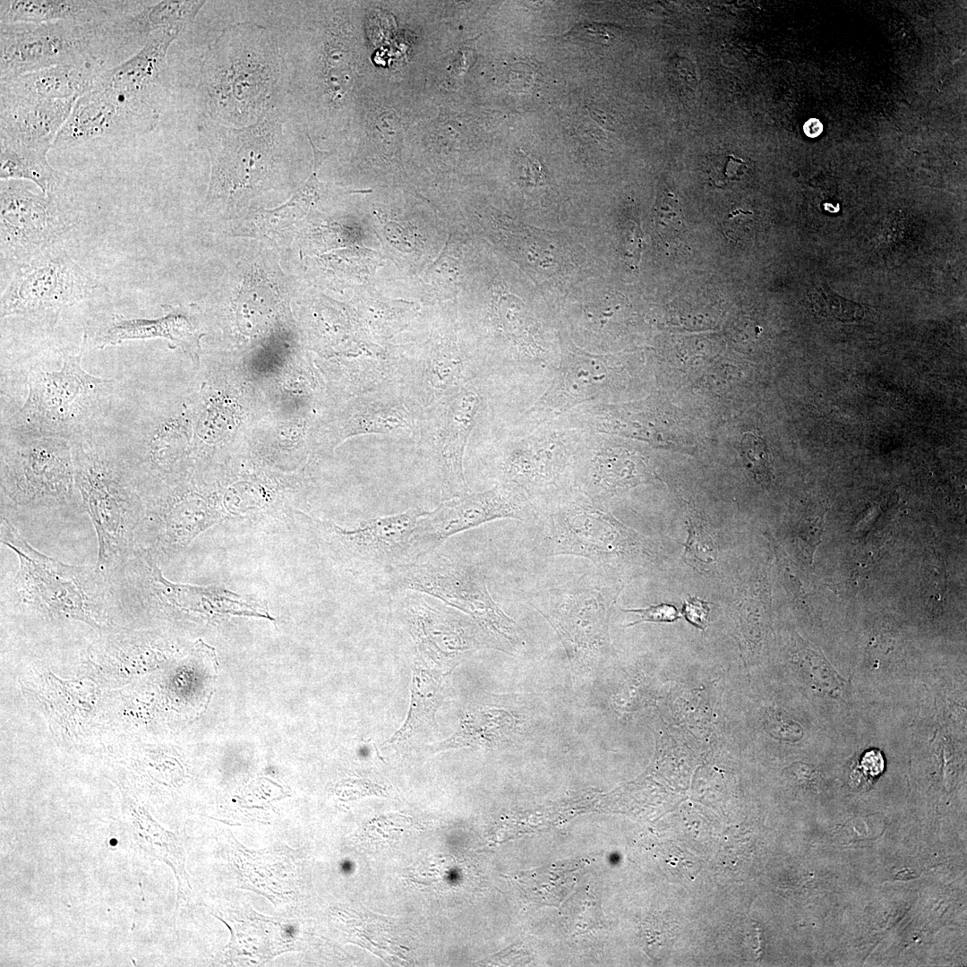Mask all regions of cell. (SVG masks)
<instances>
[{
	"label": "cell",
	"instance_id": "obj_1",
	"mask_svg": "<svg viewBox=\"0 0 967 967\" xmlns=\"http://www.w3.org/2000/svg\"><path fill=\"white\" fill-rule=\"evenodd\" d=\"M536 509L534 550L538 555L583 557L615 576L619 570L646 568L656 561L657 550L649 538L577 489Z\"/></svg>",
	"mask_w": 967,
	"mask_h": 967
},
{
	"label": "cell",
	"instance_id": "obj_2",
	"mask_svg": "<svg viewBox=\"0 0 967 967\" xmlns=\"http://www.w3.org/2000/svg\"><path fill=\"white\" fill-rule=\"evenodd\" d=\"M72 446L75 486L97 534V567L110 577L141 548L144 500L129 462L87 440Z\"/></svg>",
	"mask_w": 967,
	"mask_h": 967
},
{
	"label": "cell",
	"instance_id": "obj_3",
	"mask_svg": "<svg viewBox=\"0 0 967 967\" xmlns=\"http://www.w3.org/2000/svg\"><path fill=\"white\" fill-rule=\"evenodd\" d=\"M0 539L19 560L12 587L24 604L95 627L105 623L107 610L122 604L111 578L97 565L67 564L39 552L4 517Z\"/></svg>",
	"mask_w": 967,
	"mask_h": 967
},
{
	"label": "cell",
	"instance_id": "obj_4",
	"mask_svg": "<svg viewBox=\"0 0 967 967\" xmlns=\"http://www.w3.org/2000/svg\"><path fill=\"white\" fill-rule=\"evenodd\" d=\"M81 356L82 351L62 352L60 369L30 368L28 395L10 419L12 432L56 436L74 443L104 420L115 381L87 372Z\"/></svg>",
	"mask_w": 967,
	"mask_h": 967
},
{
	"label": "cell",
	"instance_id": "obj_5",
	"mask_svg": "<svg viewBox=\"0 0 967 967\" xmlns=\"http://www.w3.org/2000/svg\"><path fill=\"white\" fill-rule=\"evenodd\" d=\"M592 434L565 415L513 429L492 449L497 484L520 488L535 507L576 489L578 464Z\"/></svg>",
	"mask_w": 967,
	"mask_h": 967
},
{
	"label": "cell",
	"instance_id": "obj_6",
	"mask_svg": "<svg viewBox=\"0 0 967 967\" xmlns=\"http://www.w3.org/2000/svg\"><path fill=\"white\" fill-rule=\"evenodd\" d=\"M218 39L202 67L209 107L229 121L249 123L262 115L277 81L276 49L262 28L244 24Z\"/></svg>",
	"mask_w": 967,
	"mask_h": 967
},
{
	"label": "cell",
	"instance_id": "obj_7",
	"mask_svg": "<svg viewBox=\"0 0 967 967\" xmlns=\"http://www.w3.org/2000/svg\"><path fill=\"white\" fill-rule=\"evenodd\" d=\"M622 587L618 576L595 568L531 593L527 603L553 628L573 665L593 667L609 651L610 612Z\"/></svg>",
	"mask_w": 967,
	"mask_h": 967
},
{
	"label": "cell",
	"instance_id": "obj_8",
	"mask_svg": "<svg viewBox=\"0 0 967 967\" xmlns=\"http://www.w3.org/2000/svg\"><path fill=\"white\" fill-rule=\"evenodd\" d=\"M182 30H155L138 53L105 70L90 88L107 116L112 136L148 132L157 124L168 86L167 52Z\"/></svg>",
	"mask_w": 967,
	"mask_h": 967
},
{
	"label": "cell",
	"instance_id": "obj_9",
	"mask_svg": "<svg viewBox=\"0 0 967 967\" xmlns=\"http://www.w3.org/2000/svg\"><path fill=\"white\" fill-rule=\"evenodd\" d=\"M388 586L434 596L475 620L506 653L525 646L523 629L492 599L482 570L442 554L398 566L387 574Z\"/></svg>",
	"mask_w": 967,
	"mask_h": 967
},
{
	"label": "cell",
	"instance_id": "obj_10",
	"mask_svg": "<svg viewBox=\"0 0 967 967\" xmlns=\"http://www.w3.org/2000/svg\"><path fill=\"white\" fill-rule=\"evenodd\" d=\"M104 21L0 23V81L64 64L97 62L108 69Z\"/></svg>",
	"mask_w": 967,
	"mask_h": 967
},
{
	"label": "cell",
	"instance_id": "obj_11",
	"mask_svg": "<svg viewBox=\"0 0 967 967\" xmlns=\"http://www.w3.org/2000/svg\"><path fill=\"white\" fill-rule=\"evenodd\" d=\"M12 433L2 444L4 495L21 507L68 505L76 488L72 443L56 436Z\"/></svg>",
	"mask_w": 967,
	"mask_h": 967
},
{
	"label": "cell",
	"instance_id": "obj_12",
	"mask_svg": "<svg viewBox=\"0 0 967 967\" xmlns=\"http://www.w3.org/2000/svg\"><path fill=\"white\" fill-rule=\"evenodd\" d=\"M101 287L61 243L15 269L1 295V318L21 317L53 328L61 312Z\"/></svg>",
	"mask_w": 967,
	"mask_h": 967
},
{
	"label": "cell",
	"instance_id": "obj_13",
	"mask_svg": "<svg viewBox=\"0 0 967 967\" xmlns=\"http://www.w3.org/2000/svg\"><path fill=\"white\" fill-rule=\"evenodd\" d=\"M29 181L1 180V261L14 270L61 244L74 224L55 194L31 191Z\"/></svg>",
	"mask_w": 967,
	"mask_h": 967
},
{
	"label": "cell",
	"instance_id": "obj_14",
	"mask_svg": "<svg viewBox=\"0 0 967 967\" xmlns=\"http://www.w3.org/2000/svg\"><path fill=\"white\" fill-rule=\"evenodd\" d=\"M426 511L417 509L371 518L345 528L312 519L329 554L358 571L384 572L410 562L411 543L419 519Z\"/></svg>",
	"mask_w": 967,
	"mask_h": 967
},
{
	"label": "cell",
	"instance_id": "obj_15",
	"mask_svg": "<svg viewBox=\"0 0 967 967\" xmlns=\"http://www.w3.org/2000/svg\"><path fill=\"white\" fill-rule=\"evenodd\" d=\"M537 509L520 488L509 484L446 499L425 512L413 535L410 562L433 552L449 537L501 518L534 521Z\"/></svg>",
	"mask_w": 967,
	"mask_h": 967
},
{
	"label": "cell",
	"instance_id": "obj_16",
	"mask_svg": "<svg viewBox=\"0 0 967 967\" xmlns=\"http://www.w3.org/2000/svg\"><path fill=\"white\" fill-rule=\"evenodd\" d=\"M211 160L208 199L255 189L276 158L280 125L269 118L242 127H204Z\"/></svg>",
	"mask_w": 967,
	"mask_h": 967
},
{
	"label": "cell",
	"instance_id": "obj_17",
	"mask_svg": "<svg viewBox=\"0 0 967 967\" xmlns=\"http://www.w3.org/2000/svg\"><path fill=\"white\" fill-rule=\"evenodd\" d=\"M484 400V389L475 381L424 412L420 436L429 435L432 442L447 499L471 492L465 477L463 459Z\"/></svg>",
	"mask_w": 967,
	"mask_h": 967
},
{
	"label": "cell",
	"instance_id": "obj_18",
	"mask_svg": "<svg viewBox=\"0 0 967 967\" xmlns=\"http://www.w3.org/2000/svg\"><path fill=\"white\" fill-rule=\"evenodd\" d=\"M402 610L415 639L420 657L446 660L483 647L504 651L475 620L441 605L428 595L407 590Z\"/></svg>",
	"mask_w": 967,
	"mask_h": 967
},
{
	"label": "cell",
	"instance_id": "obj_19",
	"mask_svg": "<svg viewBox=\"0 0 967 967\" xmlns=\"http://www.w3.org/2000/svg\"><path fill=\"white\" fill-rule=\"evenodd\" d=\"M164 314L155 319L128 318L111 313L89 321L84 327L83 343L104 349L129 340L164 338L171 348L180 347L199 364L200 338L193 306L163 305Z\"/></svg>",
	"mask_w": 967,
	"mask_h": 967
},
{
	"label": "cell",
	"instance_id": "obj_20",
	"mask_svg": "<svg viewBox=\"0 0 967 967\" xmlns=\"http://www.w3.org/2000/svg\"><path fill=\"white\" fill-rule=\"evenodd\" d=\"M654 477L647 458L636 449L593 432L578 464L576 489L603 505L639 484L652 483Z\"/></svg>",
	"mask_w": 967,
	"mask_h": 967
},
{
	"label": "cell",
	"instance_id": "obj_21",
	"mask_svg": "<svg viewBox=\"0 0 967 967\" xmlns=\"http://www.w3.org/2000/svg\"><path fill=\"white\" fill-rule=\"evenodd\" d=\"M424 419V411L397 388L364 393L338 420L332 442L361 434L419 437Z\"/></svg>",
	"mask_w": 967,
	"mask_h": 967
},
{
	"label": "cell",
	"instance_id": "obj_22",
	"mask_svg": "<svg viewBox=\"0 0 967 967\" xmlns=\"http://www.w3.org/2000/svg\"><path fill=\"white\" fill-rule=\"evenodd\" d=\"M76 100L0 94V140L48 151Z\"/></svg>",
	"mask_w": 967,
	"mask_h": 967
},
{
	"label": "cell",
	"instance_id": "obj_23",
	"mask_svg": "<svg viewBox=\"0 0 967 967\" xmlns=\"http://www.w3.org/2000/svg\"><path fill=\"white\" fill-rule=\"evenodd\" d=\"M105 70L97 62L58 64L0 81V94L47 100L78 99Z\"/></svg>",
	"mask_w": 967,
	"mask_h": 967
},
{
	"label": "cell",
	"instance_id": "obj_24",
	"mask_svg": "<svg viewBox=\"0 0 967 967\" xmlns=\"http://www.w3.org/2000/svg\"><path fill=\"white\" fill-rule=\"evenodd\" d=\"M120 4L121 1L1 0L0 23L98 22L113 16Z\"/></svg>",
	"mask_w": 967,
	"mask_h": 967
},
{
	"label": "cell",
	"instance_id": "obj_25",
	"mask_svg": "<svg viewBox=\"0 0 967 967\" xmlns=\"http://www.w3.org/2000/svg\"><path fill=\"white\" fill-rule=\"evenodd\" d=\"M520 723L509 711L494 706L467 710L458 732L442 742L431 745L432 751L463 747L492 748L508 741Z\"/></svg>",
	"mask_w": 967,
	"mask_h": 967
},
{
	"label": "cell",
	"instance_id": "obj_26",
	"mask_svg": "<svg viewBox=\"0 0 967 967\" xmlns=\"http://www.w3.org/2000/svg\"><path fill=\"white\" fill-rule=\"evenodd\" d=\"M438 673L430 669L423 659L415 660L407 717L403 726L390 739V743L406 741L433 721L446 691L444 680Z\"/></svg>",
	"mask_w": 967,
	"mask_h": 967
},
{
	"label": "cell",
	"instance_id": "obj_27",
	"mask_svg": "<svg viewBox=\"0 0 967 967\" xmlns=\"http://www.w3.org/2000/svg\"><path fill=\"white\" fill-rule=\"evenodd\" d=\"M48 151L0 140V178L33 183L44 194H54L59 175L47 161Z\"/></svg>",
	"mask_w": 967,
	"mask_h": 967
},
{
	"label": "cell",
	"instance_id": "obj_28",
	"mask_svg": "<svg viewBox=\"0 0 967 967\" xmlns=\"http://www.w3.org/2000/svg\"><path fill=\"white\" fill-rule=\"evenodd\" d=\"M413 304L370 298L361 309V319L370 336L386 341L403 330L415 316Z\"/></svg>",
	"mask_w": 967,
	"mask_h": 967
},
{
	"label": "cell",
	"instance_id": "obj_29",
	"mask_svg": "<svg viewBox=\"0 0 967 967\" xmlns=\"http://www.w3.org/2000/svg\"><path fill=\"white\" fill-rule=\"evenodd\" d=\"M308 139L313 151L312 172L304 184L287 202L279 208L268 211L265 218L271 227L293 223L305 215L321 195V184L318 180L317 172L320 170L323 161L330 155V152L317 149L312 139Z\"/></svg>",
	"mask_w": 967,
	"mask_h": 967
},
{
	"label": "cell",
	"instance_id": "obj_30",
	"mask_svg": "<svg viewBox=\"0 0 967 967\" xmlns=\"http://www.w3.org/2000/svg\"><path fill=\"white\" fill-rule=\"evenodd\" d=\"M683 561L699 571H709L718 557V545L708 525L697 515L689 517Z\"/></svg>",
	"mask_w": 967,
	"mask_h": 967
},
{
	"label": "cell",
	"instance_id": "obj_31",
	"mask_svg": "<svg viewBox=\"0 0 967 967\" xmlns=\"http://www.w3.org/2000/svg\"><path fill=\"white\" fill-rule=\"evenodd\" d=\"M684 215L678 196L670 191L663 192L655 209V228L667 244L682 243L688 234Z\"/></svg>",
	"mask_w": 967,
	"mask_h": 967
},
{
	"label": "cell",
	"instance_id": "obj_32",
	"mask_svg": "<svg viewBox=\"0 0 967 967\" xmlns=\"http://www.w3.org/2000/svg\"><path fill=\"white\" fill-rule=\"evenodd\" d=\"M739 454L745 468L760 484H770L774 471L769 449L763 438L754 433H745L741 438Z\"/></svg>",
	"mask_w": 967,
	"mask_h": 967
},
{
	"label": "cell",
	"instance_id": "obj_33",
	"mask_svg": "<svg viewBox=\"0 0 967 967\" xmlns=\"http://www.w3.org/2000/svg\"><path fill=\"white\" fill-rule=\"evenodd\" d=\"M814 308L822 316L833 317L843 321H852L862 318L863 307L846 300L835 294L819 290L814 298Z\"/></svg>",
	"mask_w": 967,
	"mask_h": 967
},
{
	"label": "cell",
	"instance_id": "obj_34",
	"mask_svg": "<svg viewBox=\"0 0 967 967\" xmlns=\"http://www.w3.org/2000/svg\"><path fill=\"white\" fill-rule=\"evenodd\" d=\"M457 261L449 254L448 244L442 250L440 256L428 268L427 278L441 290L449 288L452 281L457 278Z\"/></svg>",
	"mask_w": 967,
	"mask_h": 967
},
{
	"label": "cell",
	"instance_id": "obj_35",
	"mask_svg": "<svg viewBox=\"0 0 967 967\" xmlns=\"http://www.w3.org/2000/svg\"><path fill=\"white\" fill-rule=\"evenodd\" d=\"M622 612L638 614V619L625 627H631L641 622H673L680 618L675 606L670 603L653 604L646 608L621 609Z\"/></svg>",
	"mask_w": 967,
	"mask_h": 967
},
{
	"label": "cell",
	"instance_id": "obj_36",
	"mask_svg": "<svg viewBox=\"0 0 967 967\" xmlns=\"http://www.w3.org/2000/svg\"><path fill=\"white\" fill-rule=\"evenodd\" d=\"M642 249V238L636 224L629 227L623 233L620 244V254L626 263L632 269H637L640 261Z\"/></svg>",
	"mask_w": 967,
	"mask_h": 967
},
{
	"label": "cell",
	"instance_id": "obj_37",
	"mask_svg": "<svg viewBox=\"0 0 967 967\" xmlns=\"http://www.w3.org/2000/svg\"><path fill=\"white\" fill-rule=\"evenodd\" d=\"M709 604L698 597L689 596L684 601L681 613L690 624L705 630L708 625Z\"/></svg>",
	"mask_w": 967,
	"mask_h": 967
},
{
	"label": "cell",
	"instance_id": "obj_38",
	"mask_svg": "<svg viewBox=\"0 0 967 967\" xmlns=\"http://www.w3.org/2000/svg\"><path fill=\"white\" fill-rule=\"evenodd\" d=\"M385 235L390 240L393 245L406 252H409L412 245L409 241L407 233L401 226L396 223H389L385 226Z\"/></svg>",
	"mask_w": 967,
	"mask_h": 967
},
{
	"label": "cell",
	"instance_id": "obj_39",
	"mask_svg": "<svg viewBox=\"0 0 967 967\" xmlns=\"http://www.w3.org/2000/svg\"><path fill=\"white\" fill-rule=\"evenodd\" d=\"M803 130L807 136L816 138L822 133L823 124L818 119L810 118L804 124Z\"/></svg>",
	"mask_w": 967,
	"mask_h": 967
}]
</instances>
